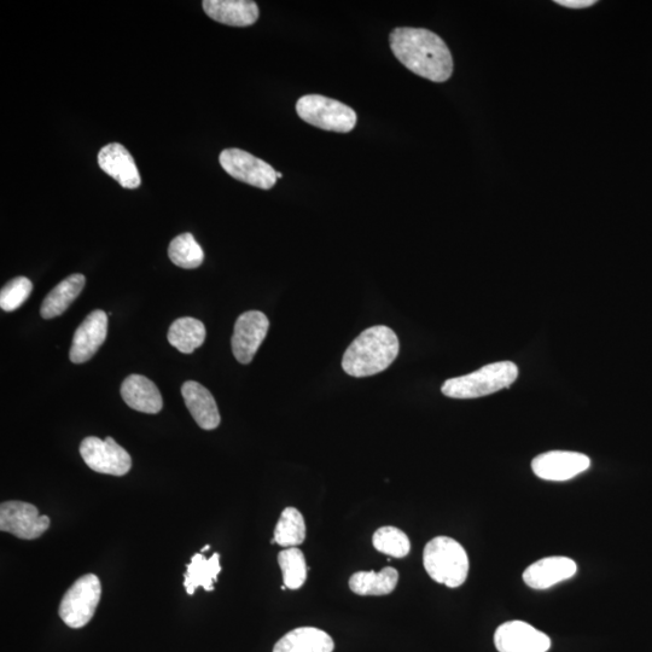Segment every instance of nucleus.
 I'll return each instance as SVG.
<instances>
[{"mask_svg":"<svg viewBox=\"0 0 652 652\" xmlns=\"http://www.w3.org/2000/svg\"><path fill=\"white\" fill-rule=\"evenodd\" d=\"M390 49L412 73L434 83L452 77L453 58L438 34L424 28H395L389 37Z\"/></svg>","mask_w":652,"mask_h":652,"instance_id":"obj_1","label":"nucleus"},{"mask_svg":"<svg viewBox=\"0 0 652 652\" xmlns=\"http://www.w3.org/2000/svg\"><path fill=\"white\" fill-rule=\"evenodd\" d=\"M399 340L388 326H372L347 348L342 369L353 377H369L387 370L399 354Z\"/></svg>","mask_w":652,"mask_h":652,"instance_id":"obj_2","label":"nucleus"},{"mask_svg":"<svg viewBox=\"0 0 652 652\" xmlns=\"http://www.w3.org/2000/svg\"><path fill=\"white\" fill-rule=\"evenodd\" d=\"M423 564L430 578L450 589L462 586L468 578V553L452 538L430 540L424 549Z\"/></svg>","mask_w":652,"mask_h":652,"instance_id":"obj_3","label":"nucleus"},{"mask_svg":"<svg viewBox=\"0 0 652 652\" xmlns=\"http://www.w3.org/2000/svg\"><path fill=\"white\" fill-rule=\"evenodd\" d=\"M518 368L511 362H499L483 366L469 375L451 378L442 386V394L452 399H476L487 397L511 387L517 380Z\"/></svg>","mask_w":652,"mask_h":652,"instance_id":"obj_4","label":"nucleus"},{"mask_svg":"<svg viewBox=\"0 0 652 652\" xmlns=\"http://www.w3.org/2000/svg\"><path fill=\"white\" fill-rule=\"evenodd\" d=\"M302 120L324 131L348 133L357 126V113L347 104L322 95H306L296 103Z\"/></svg>","mask_w":652,"mask_h":652,"instance_id":"obj_5","label":"nucleus"},{"mask_svg":"<svg viewBox=\"0 0 652 652\" xmlns=\"http://www.w3.org/2000/svg\"><path fill=\"white\" fill-rule=\"evenodd\" d=\"M102 596V585L95 574L81 576L63 596L60 617L68 627L83 628L92 620Z\"/></svg>","mask_w":652,"mask_h":652,"instance_id":"obj_6","label":"nucleus"},{"mask_svg":"<svg viewBox=\"0 0 652 652\" xmlns=\"http://www.w3.org/2000/svg\"><path fill=\"white\" fill-rule=\"evenodd\" d=\"M80 454L87 467L96 473L125 476L132 468L130 453L110 436L106 440L89 436L81 441Z\"/></svg>","mask_w":652,"mask_h":652,"instance_id":"obj_7","label":"nucleus"},{"mask_svg":"<svg viewBox=\"0 0 652 652\" xmlns=\"http://www.w3.org/2000/svg\"><path fill=\"white\" fill-rule=\"evenodd\" d=\"M221 167L232 178L270 190L277 182V172L269 163L241 149H225L219 156Z\"/></svg>","mask_w":652,"mask_h":652,"instance_id":"obj_8","label":"nucleus"},{"mask_svg":"<svg viewBox=\"0 0 652 652\" xmlns=\"http://www.w3.org/2000/svg\"><path fill=\"white\" fill-rule=\"evenodd\" d=\"M50 518L40 516L36 506L25 502H5L0 505V531L22 540L42 537L50 527Z\"/></svg>","mask_w":652,"mask_h":652,"instance_id":"obj_9","label":"nucleus"},{"mask_svg":"<svg viewBox=\"0 0 652 652\" xmlns=\"http://www.w3.org/2000/svg\"><path fill=\"white\" fill-rule=\"evenodd\" d=\"M269 328V319L263 312L249 311L238 317L231 340L232 352L237 362L252 363L261 343L266 339Z\"/></svg>","mask_w":652,"mask_h":652,"instance_id":"obj_10","label":"nucleus"},{"mask_svg":"<svg viewBox=\"0 0 652 652\" xmlns=\"http://www.w3.org/2000/svg\"><path fill=\"white\" fill-rule=\"evenodd\" d=\"M591 467L586 454L569 451H551L534 458V474L546 481L563 482L574 479Z\"/></svg>","mask_w":652,"mask_h":652,"instance_id":"obj_11","label":"nucleus"},{"mask_svg":"<svg viewBox=\"0 0 652 652\" xmlns=\"http://www.w3.org/2000/svg\"><path fill=\"white\" fill-rule=\"evenodd\" d=\"M494 644L499 652H547L551 639L523 621H509L498 627Z\"/></svg>","mask_w":652,"mask_h":652,"instance_id":"obj_12","label":"nucleus"},{"mask_svg":"<svg viewBox=\"0 0 652 652\" xmlns=\"http://www.w3.org/2000/svg\"><path fill=\"white\" fill-rule=\"evenodd\" d=\"M108 316L102 310H96L86 317L75 331L69 359L74 364H83L95 355L107 339Z\"/></svg>","mask_w":652,"mask_h":652,"instance_id":"obj_13","label":"nucleus"},{"mask_svg":"<svg viewBox=\"0 0 652 652\" xmlns=\"http://www.w3.org/2000/svg\"><path fill=\"white\" fill-rule=\"evenodd\" d=\"M576 572H578V566L572 558L546 557L525 570L523 581L533 590H547L563 581L572 579Z\"/></svg>","mask_w":652,"mask_h":652,"instance_id":"obj_14","label":"nucleus"},{"mask_svg":"<svg viewBox=\"0 0 652 652\" xmlns=\"http://www.w3.org/2000/svg\"><path fill=\"white\" fill-rule=\"evenodd\" d=\"M98 165L122 188L137 189L142 184L136 162L124 145L112 143L102 148L98 154Z\"/></svg>","mask_w":652,"mask_h":652,"instance_id":"obj_15","label":"nucleus"},{"mask_svg":"<svg viewBox=\"0 0 652 652\" xmlns=\"http://www.w3.org/2000/svg\"><path fill=\"white\" fill-rule=\"evenodd\" d=\"M203 10L212 20L232 27H248L259 20L258 4L252 0H205Z\"/></svg>","mask_w":652,"mask_h":652,"instance_id":"obj_16","label":"nucleus"},{"mask_svg":"<svg viewBox=\"0 0 652 652\" xmlns=\"http://www.w3.org/2000/svg\"><path fill=\"white\" fill-rule=\"evenodd\" d=\"M182 394L186 407L200 428L213 430L220 426L218 405L206 387L199 382L188 381L183 384Z\"/></svg>","mask_w":652,"mask_h":652,"instance_id":"obj_17","label":"nucleus"},{"mask_svg":"<svg viewBox=\"0 0 652 652\" xmlns=\"http://www.w3.org/2000/svg\"><path fill=\"white\" fill-rule=\"evenodd\" d=\"M121 397L131 409L156 415L162 410L163 401L159 388L148 377L131 375L121 386Z\"/></svg>","mask_w":652,"mask_h":652,"instance_id":"obj_18","label":"nucleus"},{"mask_svg":"<svg viewBox=\"0 0 652 652\" xmlns=\"http://www.w3.org/2000/svg\"><path fill=\"white\" fill-rule=\"evenodd\" d=\"M335 644L328 633L314 627H300L279 640L273 652H333Z\"/></svg>","mask_w":652,"mask_h":652,"instance_id":"obj_19","label":"nucleus"},{"mask_svg":"<svg viewBox=\"0 0 652 652\" xmlns=\"http://www.w3.org/2000/svg\"><path fill=\"white\" fill-rule=\"evenodd\" d=\"M85 283V276L75 273L57 284L43 301L42 308H40L42 317L52 319L61 316L77 300L81 291L84 290Z\"/></svg>","mask_w":652,"mask_h":652,"instance_id":"obj_20","label":"nucleus"},{"mask_svg":"<svg viewBox=\"0 0 652 652\" xmlns=\"http://www.w3.org/2000/svg\"><path fill=\"white\" fill-rule=\"evenodd\" d=\"M220 572L219 553H214L211 558L205 557L201 552L196 553V555L192 556L188 567H186L184 575L186 593L192 596L199 587H203L207 592L214 591V582L218 581Z\"/></svg>","mask_w":652,"mask_h":652,"instance_id":"obj_21","label":"nucleus"},{"mask_svg":"<svg viewBox=\"0 0 652 652\" xmlns=\"http://www.w3.org/2000/svg\"><path fill=\"white\" fill-rule=\"evenodd\" d=\"M399 573L392 567L383 568L380 573L358 572L349 579V589L359 596H387L397 587Z\"/></svg>","mask_w":652,"mask_h":652,"instance_id":"obj_22","label":"nucleus"},{"mask_svg":"<svg viewBox=\"0 0 652 652\" xmlns=\"http://www.w3.org/2000/svg\"><path fill=\"white\" fill-rule=\"evenodd\" d=\"M206 326L199 319L179 318L168 330L167 339L174 348L184 354H191L206 340Z\"/></svg>","mask_w":652,"mask_h":652,"instance_id":"obj_23","label":"nucleus"},{"mask_svg":"<svg viewBox=\"0 0 652 652\" xmlns=\"http://www.w3.org/2000/svg\"><path fill=\"white\" fill-rule=\"evenodd\" d=\"M273 539L279 546L283 547H296L304 543L306 539V523L299 510L287 508L282 512Z\"/></svg>","mask_w":652,"mask_h":652,"instance_id":"obj_24","label":"nucleus"},{"mask_svg":"<svg viewBox=\"0 0 652 652\" xmlns=\"http://www.w3.org/2000/svg\"><path fill=\"white\" fill-rule=\"evenodd\" d=\"M168 255L174 265L185 270L197 269L205 260V253L191 234L179 235L168 247Z\"/></svg>","mask_w":652,"mask_h":652,"instance_id":"obj_25","label":"nucleus"},{"mask_svg":"<svg viewBox=\"0 0 652 652\" xmlns=\"http://www.w3.org/2000/svg\"><path fill=\"white\" fill-rule=\"evenodd\" d=\"M278 563L282 570L284 586L289 590H299L307 579L304 553L298 547H289L279 553Z\"/></svg>","mask_w":652,"mask_h":652,"instance_id":"obj_26","label":"nucleus"},{"mask_svg":"<svg viewBox=\"0 0 652 652\" xmlns=\"http://www.w3.org/2000/svg\"><path fill=\"white\" fill-rule=\"evenodd\" d=\"M372 544L378 552L394 558H405L411 551L410 539L395 527L378 529L372 538Z\"/></svg>","mask_w":652,"mask_h":652,"instance_id":"obj_27","label":"nucleus"},{"mask_svg":"<svg viewBox=\"0 0 652 652\" xmlns=\"http://www.w3.org/2000/svg\"><path fill=\"white\" fill-rule=\"evenodd\" d=\"M33 284L26 277H16L4 285L0 291V307L5 312H14L28 300Z\"/></svg>","mask_w":652,"mask_h":652,"instance_id":"obj_28","label":"nucleus"},{"mask_svg":"<svg viewBox=\"0 0 652 652\" xmlns=\"http://www.w3.org/2000/svg\"><path fill=\"white\" fill-rule=\"evenodd\" d=\"M555 3L569 9H585L592 7L597 2L596 0H556Z\"/></svg>","mask_w":652,"mask_h":652,"instance_id":"obj_29","label":"nucleus"},{"mask_svg":"<svg viewBox=\"0 0 652 652\" xmlns=\"http://www.w3.org/2000/svg\"><path fill=\"white\" fill-rule=\"evenodd\" d=\"M209 549H211V545H206V546L203 547V549L201 550V553H205V552L209 551Z\"/></svg>","mask_w":652,"mask_h":652,"instance_id":"obj_30","label":"nucleus"},{"mask_svg":"<svg viewBox=\"0 0 652 652\" xmlns=\"http://www.w3.org/2000/svg\"><path fill=\"white\" fill-rule=\"evenodd\" d=\"M277 177H278V178H282V177H283V174H282L281 172H277Z\"/></svg>","mask_w":652,"mask_h":652,"instance_id":"obj_31","label":"nucleus"}]
</instances>
